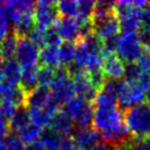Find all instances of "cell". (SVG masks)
Segmentation results:
<instances>
[{"label":"cell","mask_w":150,"mask_h":150,"mask_svg":"<svg viewBox=\"0 0 150 150\" xmlns=\"http://www.w3.org/2000/svg\"><path fill=\"white\" fill-rule=\"evenodd\" d=\"M65 104L64 111L78 128L83 129L90 127L94 113L93 105L90 101L84 100L80 96H74Z\"/></svg>","instance_id":"cell-3"},{"label":"cell","mask_w":150,"mask_h":150,"mask_svg":"<svg viewBox=\"0 0 150 150\" xmlns=\"http://www.w3.org/2000/svg\"><path fill=\"white\" fill-rule=\"evenodd\" d=\"M92 33L96 38L104 41L108 38H113L118 35L120 32V22L115 12L108 14L106 17L99 18V19H91Z\"/></svg>","instance_id":"cell-11"},{"label":"cell","mask_w":150,"mask_h":150,"mask_svg":"<svg viewBox=\"0 0 150 150\" xmlns=\"http://www.w3.org/2000/svg\"><path fill=\"white\" fill-rule=\"evenodd\" d=\"M142 71L150 70V50L145 48L142 52V56L138 58L137 64H136Z\"/></svg>","instance_id":"cell-34"},{"label":"cell","mask_w":150,"mask_h":150,"mask_svg":"<svg viewBox=\"0 0 150 150\" xmlns=\"http://www.w3.org/2000/svg\"><path fill=\"white\" fill-rule=\"evenodd\" d=\"M145 100L147 101V104L150 105V90L147 92V94L145 96Z\"/></svg>","instance_id":"cell-45"},{"label":"cell","mask_w":150,"mask_h":150,"mask_svg":"<svg viewBox=\"0 0 150 150\" xmlns=\"http://www.w3.org/2000/svg\"><path fill=\"white\" fill-rule=\"evenodd\" d=\"M142 26L150 30V4L144 9V18H142Z\"/></svg>","instance_id":"cell-41"},{"label":"cell","mask_w":150,"mask_h":150,"mask_svg":"<svg viewBox=\"0 0 150 150\" xmlns=\"http://www.w3.org/2000/svg\"><path fill=\"white\" fill-rule=\"evenodd\" d=\"M74 142L80 150H88L92 146L96 145L101 140V134L94 128L88 127L78 129L74 136Z\"/></svg>","instance_id":"cell-17"},{"label":"cell","mask_w":150,"mask_h":150,"mask_svg":"<svg viewBox=\"0 0 150 150\" xmlns=\"http://www.w3.org/2000/svg\"><path fill=\"white\" fill-rule=\"evenodd\" d=\"M55 75H56V69L54 68L47 66L40 67L38 72V83L41 87L50 88L54 81Z\"/></svg>","instance_id":"cell-29"},{"label":"cell","mask_w":150,"mask_h":150,"mask_svg":"<svg viewBox=\"0 0 150 150\" xmlns=\"http://www.w3.org/2000/svg\"><path fill=\"white\" fill-rule=\"evenodd\" d=\"M4 80L11 84H20L22 68L16 59H7L2 65Z\"/></svg>","instance_id":"cell-18"},{"label":"cell","mask_w":150,"mask_h":150,"mask_svg":"<svg viewBox=\"0 0 150 150\" xmlns=\"http://www.w3.org/2000/svg\"><path fill=\"white\" fill-rule=\"evenodd\" d=\"M94 104L96 108H113L117 106V98L114 93L106 91L102 89L98 92V94L94 98Z\"/></svg>","instance_id":"cell-26"},{"label":"cell","mask_w":150,"mask_h":150,"mask_svg":"<svg viewBox=\"0 0 150 150\" xmlns=\"http://www.w3.org/2000/svg\"><path fill=\"white\" fill-rule=\"evenodd\" d=\"M38 68H40V67H38V66L29 67V68L22 69L20 86L24 89L26 93L30 92L31 90H33L34 88H36V84H38Z\"/></svg>","instance_id":"cell-21"},{"label":"cell","mask_w":150,"mask_h":150,"mask_svg":"<svg viewBox=\"0 0 150 150\" xmlns=\"http://www.w3.org/2000/svg\"><path fill=\"white\" fill-rule=\"evenodd\" d=\"M88 150H115V146H113V145L108 144V142H100Z\"/></svg>","instance_id":"cell-39"},{"label":"cell","mask_w":150,"mask_h":150,"mask_svg":"<svg viewBox=\"0 0 150 150\" xmlns=\"http://www.w3.org/2000/svg\"><path fill=\"white\" fill-rule=\"evenodd\" d=\"M38 60L42 63L43 66L52 67L54 69H58L62 67L59 48L57 46H45L40 50V58Z\"/></svg>","instance_id":"cell-19"},{"label":"cell","mask_w":150,"mask_h":150,"mask_svg":"<svg viewBox=\"0 0 150 150\" xmlns=\"http://www.w3.org/2000/svg\"><path fill=\"white\" fill-rule=\"evenodd\" d=\"M59 48V56H60V63L65 66V68H69L74 65L76 54V45L74 43L65 42L62 43Z\"/></svg>","instance_id":"cell-25"},{"label":"cell","mask_w":150,"mask_h":150,"mask_svg":"<svg viewBox=\"0 0 150 150\" xmlns=\"http://www.w3.org/2000/svg\"><path fill=\"white\" fill-rule=\"evenodd\" d=\"M58 150H80L71 137H63Z\"/></svg>","instance_id":"cell-37"},{"label":"cell","mask_w":150,"mask_h":150,"mask_svg":"<svg viewBox=\"0 0 150 150\" xmlns=\"http://www.w3.org/2000/svg\"><path fill=\"white\" fill-rule=\"evenodd\" d=\"M67 69L70 74L75 94L87 101L94 100L99 91L96 89L94 84L92 83V80L87 71L82 69H77L74 67H69Z\"/></svg>","instance_id":"cell-7"},{"label":"cell","mask_w":150,"mask_h":150,"mask_svg":"<svg viewBox=\"0 0 150 150\" xmlns=\"http://www.w3.org/2000/svg\"><path fill=\"white\" fill-rule=\"evenodd\" d=\"M31 117V122L34 125L38 126L40 128H45L48 127L50 122L52 120V115L50 113H47L44 108H28Z\"/></svg>","instance_id":"cell-24"},{"label":"cell","mask_w":150,"mask_h":150,"mask_svg":"<svg viewBox=\"0 0 150 150\" xmlns=\"http://www.w3.org/2000/svg\"><path fill=\"white\" fill-rule=\"evenodd\" d=\"M24 150H46V149L41 140H36V142L28 144L24 147Z\"/></svg>","instance_id":"cell-42"},{"label":"cell","mask_w":150,"mask_h":150,"mask_svg":"<svg viewBox=\"0 0 150 150\" xmlns=\"http://www.w3.org/2000/svg\"><path fill=\"white\" fill-rule=\"evenodd\" d=\"M115 13L120 28L124 32H138L142 26L144 9L136 7L134 1L123 0L115 2Z\"/></svg>","instance_id":"cell-2"},{"label":"cell","mask_w":150,"mask_h":150,"mask_svg":"<svg viewBox=\"0 0 150 150\" xmlns=\"http://www.w3.org/2000/svg\"><path fill=\"white\" fill-rule=\"evenodd\" d=\"M57 17L58 12L56 8V2L47 0H41L35 2L34 21L36 26L43 29H50L57 21Z\"/></svg>","instance_id":"cell-12"},{"label":"cell","mask_w":150,"mask_h":150,"mask_svg":"<svg viewBox=\"0 0 150 150\" xmlns=\"http://www.w3.org/2000/svg\"><path fill=\"white\" fill-rule=\"evenodd\" d=\"M9 130H10V128H9L8 120L6 118L4 113L0 111V139L7 137L9 135Z\"/></svg>","instance_id":"cell-36"},{"label":"cell","mask_w":150,"mask_h":150,"mask_svg":"<svg viewBox=\"0 0 150 150\" xmlns=\"http://www.w3.org/2000/svg\"><path fill=\"white\" fill-rule=\"evenodd\" d=\"M63 43V40L55 30L54 26H52L46 31V46H60Z\"/></svg>","instance_id":"cell-33"},{"label":"cell","mask_w":150,"mask_h":150,"mask_svg":"<svg viewBox=\"0 0 150 150\" xmlns=\"http://www.w3.org/2000/svg\"><path fill=\"white\" fill-rule=\"evenodd\" d=\"M102 71L105 80H121L125 74V64L117 57V55L104 54Z\"/></svg>","instance_id":"cell-13"},{"label":"cell","mask_w":150,"mask_h":150,"mask_svg":"<svg viewBox=\"0 0 150 150\" xmlns=\"http://www.w3.org/2000/svg\"><path fill=\"white\" fill-rule=\"evenodd\" d=\"M31 117H30L29 111L26 108H20L17 110V112L13 114V116L9 120V128L20 133L22 129H24L28 125H30Z\"/></svg>","instance_id":"cell-20"},{"label":"cell","mask_w":150,"mask_h":150,"mask_svg":"<svg viewBox=\"0 0 150 150\" xmlns=\"http://www.w3.org/2000/svg\"><path fill=\"white\" fill-rule=\"evenodd\" d=\"M9 34V21L6 18L0 17V43Z\"/></svg>","instance_id":"cell-38"},{"label":"cell","mask_w":150,"mask_h":150,"mask_svg":"<svg viewBox=\"0 0 150 150\" xmlns=\"http://www.w3.org/2000/svg\"><path fill=\"white\" fill-rule=\"evenodd\" d=\"M145 91H142L137 84L123 81L116 94L121 111H126L135 105L142 103L145 100Z\"/></svg>","instance_id":"cell-9"},{"label":"cell","mask_w":150,"mask_h":150,"mask_svg":"<svg viewBox=\"0 0 150 150\" xmlns=\"http://www.w3.org/2000/svg\"><path fill=\"white\" fill-rule=\"evenodd\" d=\"M41 138H42L41 142L44 145L46 150H58L59 146L62 144V140H63L62 136H59L58 134L52 132L50 129L43 132Z\"/></svg>","instance_id":"cell-27"},{"label":"cell","mask_w":150,"mask_h":150,"mask_svg":"<svg viewBox=\"0 0 150 150\" xmlns=\"http://www.w3.org/2000/svg\"><path fill=\"white\" fill-rule=\"evenodd\" d=\"M48 128L62 137H70V134L75 129V124L65 111L59 110L56 114L53 115Z\"/></svg>","instance_id":"cell-15"},{"label":"cell","mask_w":150,"mask_h":150,"mask_svg":"<svg viewBox=\"0 0 150 150\" xmlns=\"http://www.w3.org/2000/svg\"><path fill=\"white\" fill-rule=\"evenodd\" d=\"M26 94L20 84H11L6 81L0 83V99L12 101L19 108H25Z\"/></svg>","instance_id":"cell-16"},{"label":"cell","mask_w":150,"mask_h":150,"mask_svg":"<svg viewBox=\"0 0 150 150\" xmlns=\"http://www.w3.org/2000/svg\"><path fill=\"white\" fill-rule=\"evenodd\" d=\"M93 128L99 133H103L110 129L124 124V114L118 106L113 108H96L93 113Z\"/></svg>","instance_id":"cell-5"},{"label":"cell","mask_w":150,"mask_h":150,"mask_svg":"<svg viewBox=\"0 0 150 150\" xmlns=\"http://www.w3.org/2000/svg\"><path fill=\"white\" fill-rule=\"evenodd\" d=\"M50 89L54 99L59 104L67 103L75 96V90H74L70 74L67 68L60 67L58 69H56L54 81Z\"/></svg>","instance_id":"cell-6"},{"label":"cell","mask_w":150,"mask_h":150,"mask_svg":"<svg viewBox=\"0 0 150 150\" xmlns=\"http://www.w3.org/2000/svg\"><path fill=\"white\" fill-rule=\"evenodd\" d=\"M136 84L142 89V91H149L150 90V70L142 71V74L139 76V78H138Z\"/></svg>","instance_id":"cell-35"},{"label":"cell","mask_w":150,"mask_h":150,"mask_svg":"<svg viewBox=\"0 0 150 150\" xmlns=\"http://www.w3.org/2000/svg\"><path fill=\"white\" fill-rule=\"evenodd\" d=\"M4 56H2V53L0 50V69H2V65H4Z\"/></svg>","instance_id":"cell-46"},{"label":"cell","mask_w":150,"mask_h":150,"mask_svg":"<svg viewBox=\"0 0 150 150\" xmlns=\"http://www.w3.org/2000/svg\"><path fill=\"white\" fill-rule=\"evenodd\" d=\"M53 99H54V96L52 94L50 88L38 86V87L34 88L33 90L28 92L25 108H46V106L50 104Z\"/></svg>","instance_id":"cell-14"},{"label":"cell","mask_w":150,"mask_h":150,"mask_svg":"<svg viewBox=\"0 0 150 150\" xmlns=\"http://www.w3.org/2000/svg\"><path fill=\"white\" fill-rule=\"evenodd\" d=\"M115 150H135L133 142V137H130L129 139H127L126 142H122L120 145L115 146Z\"/></svg>","instance_id":"cell-40"},{"label":"cell","mask_w":150,"mask_h":150,"mask_svg":"<svg viewBox=\"0 0 150 150\" xmlns=\"http://www.w3.org/2000/svg\"><path fill=\"white\" fill-rule=\"evenodd\" d=\"M140 74H142L140 68H139L135 63L127 64V65L125 66V74H124V77H125L126 82L136 84V82H137V80H138V78H139Z\"/></svg>","instance_id":"cell-31"},{"label":"cell","mask_w":150,"mask_h":150,"mask_svg":"<svg viewBox=\"0 0 150 150\" xmlns=\"http://www.w3.org/2000/svg\"><path fill=\"white\" fill-rule=\"evenodd\" d=\"M18 40H19V36L12 31V32H9L6 38L0 43V50L2 53L4 58H13V56L16 54V50H17Z\"/></svg>","instance_id":"cell-23"},{"label":"cell","mask_w":150,"mask_h":150,"mask_svg":"<svg viewBox=\"0 0 150 150\" xmlns=\"http://www.w3.org/2000/svg\"><path fill=\"white\" fill-rule=\"evenodd\" d=\"M144 50L137 32H124L118 38L115 52L123 63L133 64L142 56Z\"/></svg>","instance_id":"cell-4"},{"label":"cell","mask_w":150,"mask_h":150,"mask_svg":"<svg viewBox=\"0 0 150 150\" xmlns=\"http://www.w3.org/2000/svg\"><path fill=\"white\" fill-rule=\"evenodd\" d=\"M123 114L124 123L132 137L145 139L150 136V105L140 103L126 110Z\"/></svg>","instance_id":"cell-1"},{"label":"cell","mask_w":150,"mask_h":150,"mask_svg":"<svg viewBox=\"0 0 150 150\" xmlns=\"http://www.w3.org/2000/svg\"><path fill=\"white\" fill-rule=\"evenodd\" d=\"M14 56L17 63L21 66L22 69L38 66L40 47L34 44L29 38H19Z\"/></svg>","instance_id":"cell-8"},{"label":"cell","mask_w":150,"mask_h":150,"mask_svg":"<svg viewBox=\"0 0 150 150\" xmlns=\"http://www.w3.org/2000/svg\"><path fill=\"white\" fill-rule=\"evenodd\" d=\"M0 150H8V147H7L4 139H0Z\"/></svg>","instance_id":"cell-43"},{"label":"cell","mask_w":150,"mask_h":150,"mask_svg":"<svg viewBox=\"0 0 150 150\" xmlns=\"http://www.w3.org/2000/svg\"><path fill=\"white\" fill-rule=\"evenodd\" d=\"M46 31L47 29H43L40 26H36L32 30V32L30 33L29 38L34 43L36 44L38 47H45L46 46Z\"/></svg>","instance_id":"cell-30"},{"label":"cell","mask_w":150,"mask_h":150,"mask_svg":"<svg viewBox=\"0 0 150 150\" xmlns=\"http://www.w3.org/2000/svg\"><path fill=\"white\" fill-rule=\"evenodd\" d=\"M42 128H40L38 126L34 125L33 123H31L30 125H28L24 129H22L20 133H18L17 135L21 138V140L23 142L30 144L38 140V138L42 136Z\"/></svg>","instance_id":"cell-28"},{"label":"cell","mask_w":150,"mask_h":150,"mask_svg":"<svg viewBox=\"0 0 150 150\" xmlns=\"http://www.w3.org/2000/svg\"><path fill=\"white\" fill-rule=\"evenodd\" d=\"M57 12L66 19H77L79 17V4L78 1L71 0H62L56 2Z\"/></svg>","instance_id":"cell-22"},{"label":"cell","mask_w":150,"mask_h":150,"mask_svg":"<svg viewBox=\"0 0 150 150\" xmlns=\"http://www.w3.org/2000/svg\"><path fill=\"white\" fill-rule=\"evenodd\" d=\"M145 142H146L147 150H150V136H148L147 138H145Z\"/></svg>","instance_id":"cell-44"},{"label":"cell","mask_w":150,"mask_h":150,"mask_svg":"<svg viewBox=\"0 0 150 150\" xmlns=\"http://www.w3.org/2000/svg\"><path fill=\"white\" fill-rule=\"evenodd\" d=\"M8 150H24V142L16 134H9L6 139Z\"/></svg>","instance_id":"cell-32"},{"label":"cell","mask_w":150,"mask_h":150,"mask_svg":"<svg viewBox=\"0 0 150 150\" xmlns=\"http://www.w3.org/2000/svg\"><path fill=\"white\" fill-rule=\"evenodd\" d=\"M86 22L89 21H80L78 19L62 18V19H57V21L55 22V24L53 26L57 31V33L59 34L62 40H65L66 42L69 43H74L82 40V38H83L82 25Z\"/></svg>","instance_id":"cell-10"}]
</instances>
